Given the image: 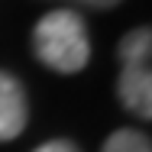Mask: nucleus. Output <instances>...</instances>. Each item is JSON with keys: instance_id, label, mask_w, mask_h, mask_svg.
<instances>
[{"instance_id": "1", "label": "nucleus", "mask_w": 152, "mask_h": 152, "mask_svg": "<svg viewBox=\"0 0 152 152\" xmlns=\"http://www.w3.org/2000/svg\"><path fill=\"white\" fill-rule=\"evenodd\" d=\"M32 49L42 65L61 75H75L91 61L88 26L75 10H52L32 29Z\"/></svg>"}, {"instance_id": "2", "label": "nucleus", "mask_w": 152, "mask_h": 152, "mask_svg": "<svg viewBox=\"0 0 152 152\" xmlns=\"http://www.w3.org/2000/svg\"><path fill=\"white\" fill-rule=\"evenodd\" d=\"M120 58H123L120 100L126 104L129 113L149 120V117H152V71H149L152 36H149L146 26L123 36V42H120Z\"/></svg>"}, {"instance_id": "3", "label": "nucleus", "mask_w": 152, "mask_h": 152, "mask_svg": "<svg viewBox=\"0 0 152 152\" xmlns=\"http://www.w3.org/2000/svg\"><path fill=\"white\" fill-rule=\"evenodd\" d=\"M29 120V104L20 81L7 71H0V142L16 139Z\"/></svg>"}, {"instance_id": "4", "label": "nucleus", "mask_w": 152, "mask_h": 152, "mask_svg": "<svg viewBox=\"0 0 152 152\" xmlns=\"http://www.w3.org/2000/svg\"><path fill=\"white\" fill-rule=\"evenodd\" d=\"M104 152H152V142L139 129H117L104 142Z\"/></svg>"}, {"instance_id": "5", "label": "nucleus", "mask_w": 152, "mask_h": 152, "mask_svg": "<svg viewBox=\"0 0 152 152\" xmlns=\"http://www.w3.org/2000/svg\"><path fill=\"white\" fill-rule=\"evenodd\" d=\"M32 152H78V146L68 142V139H49V142H42L39 149H32Z\"/></svg>"}, {"instance_id": "6", "label": "nucleus", "mask_w": 152, "mask_h": 152, "mask_svg": "<svg viewBox=\"0 0 152 152\" xmlns=\"http://www.w3.org/2000/svg\"><path fill=\"white\" fill-rule=\"evenodd\" d=\"M75 3H84V7H97V10H107V7H117L120 0H75Z\"/></svg>"}]
</instances>
